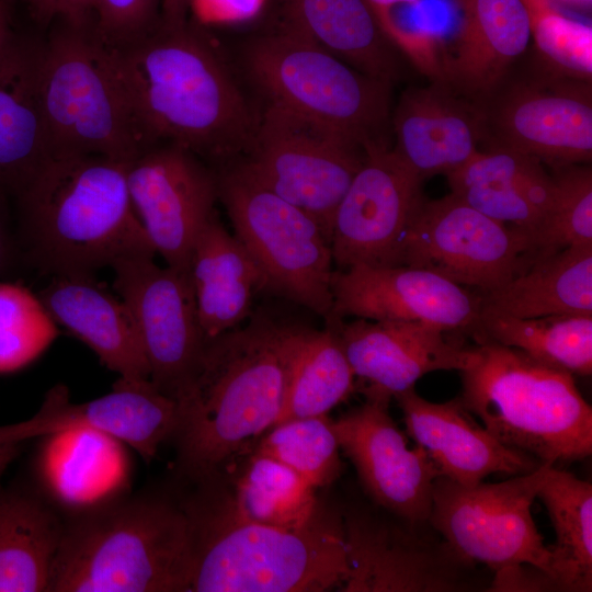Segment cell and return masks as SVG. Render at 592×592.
Returning a JSON list of instances; mask_svg holds the SVG:
<instances>
[{
	"label": "cell",
	"instance_id": "6da1fadb",
	"mask_svg": "<svg viewBox=\"0 0 592 592\" xmlns=\"http://www.w3.org/2000/svg\"><path fill=\"white\" fill-rule=\"evenodd\" d=\"M206 342L190 392L178 403L175 478L219 474L277 421L308 328L251 312Z\"/></svg>",
	"mask_w": 592,
	"mask_h": 592
},
{
	"label": "cell",
	"instance_id": "7a4b0ae2",
	"mask_svg": "<svg viewBox=\"0 0 592 592\" xmlns=\"http://www.w3.org/2000/svg\"><path fill=\"white\" fill-rule=\"evenodd\" d=\"M106 48L151 145L166 141L215 159L247 149L258 121L217 49L187 23H160L129 44Z\"/></svg>",
	"mask_w": 592,
	"mask_h": 592
},
{
	"label": "cell",
	"instance_id": "3957f363",
	"mask_svg": "<svg viewBox=\"0 0 592 592\" xmlns=\"http://www.w3.org/2000/svg\"><path fill=\"white\" fill-rule=\"evenodd\" d=\"M192 539L189 592H323L346 577L342 513L321 506L307 524L238 516L212 477L177 479Z\"/></svg>",
	"mask_w": 592,
	"mask_h": 592
},
{
	"label": "cell",
	"instance_id": "277c9868",
	"mask_svg": "<svg viewBox=\"0 0 592 592\" xmlns=\"http://www.w3.org/2000/svg\"><path fill=\"white\" fill-rule=\"evenodd\" d=\"M128 163L99 155L46 160L14 198L25 267L94 274L123 258L156 254L129 197Z\"/></svg>",
	"mask_w": 592,
	"mask_h": 592
},
{
	"label": "cell",
	"instance_id": "5b68a950",
	"mask_svg": "<svg viewBox=\"0 0 592 592\" xmlns=\"http://www.w3.org/2000/svg\"><path fill=\"white\" fill-rule=\"evenodd\" d=\"M47 592H189L191 528L173 489L62 512Z\"/></svg>",
	"mask_w": 592,
	"mask_h": 592
},
{
	"label": "cell",
	"instance_id": "8992f818",
	"mask_svg": "<svg viewBox=\"0 0 592 592\" xmlns=\"http://www.w3.org/2000/svg\"><path fill=\"white\" fill-rule=\"evenodd\" d=\"M460 371V399L502 444L556 465L592 453V408L572 374L490 341Z\"/></svg>",
	"mask_w": 592,
	"mask_h": 592
},
{
	"label": "cell",
	"instance_id": "52a82bcc",
	"mask_svg": "<svg viewBox=\"0 0 592 592\" xmlns=\"http://www.w3.org/2000/svg\"><path fill=\"white\" fill-rule=\"evenodd\" d=\"M33 84L53 153L130 162L152 146L92 24L62 23L34 44Z\"/></svg>",
	"mask_w": 592,
	"mask_h": 592
},
{
	"label": "cell",
	"instance_id": "ba28073f",
	"mask_svg": "<svg viewBox=\"0 0 592 592\" xmlns=\"http://www.w3.org/2000/svg\"><path fill=\"white\" fill-rule=\"evenodd\" d=\"M246 61L270 103L339 129L364 147L386 143L389 83L283 27L252 41Z\"/></svg>",
	"mask_w": 592,
	"mask_h": 592
},
{
	"label": "cell",
	"instance_id": "9c48e42d",
	"mask_svg": "<svg viewBox=\"0 0 592 592\" xmlns=\"http://www.w3.org/2000/svg\"><path fill=\"white\" fill-rule=\"evenodd\" d=\"M236 237L271 292L331 319L332 253L318 223L259 183L240 164L216 177Z\"/></svg>",
	"mask_w": 592,
	"mask_h": 592
},
{
	"label": "cell",
	"instance_id": "30bf717a",
	"mask_svg": "<svg viewBox=\"0 0 592 592\" xmlns=\"http://www.w3.org/2000/svg\"><path fill=\"white\" fill-rule=\"evenodd\" d=\"M240 166L259 183L309 214L330 242L334 213L365 149L352 136L270 103Z\"/></svg>",
	"mask_w": 592,
	"mask_h": 592
},
{
	"label": "cell",
	"instance_id": "8fae6325",
	"mask_svg": "<svg viewBox=\"0 0 592 592\" xmlns=\"http://www.w3.org/2000/svg\"><path fill=\"white\" fill-rule=\"evenodd\" d=\"M550 466L543 463L505 481L471 487L439 476L428 523L469 563L486 565L494 573L527 565L550 580V548L531 512Z\"/></svg>",
	"mask_w": 592,
	"mask_h": 592
},
{
	"label": "cell",
	"instance_id": "7c38bea8",
	"mask_svg": "<svg viewBox=\"0 0 592 592\" xmlns=\"http://www.w3.org/2000/svg\"><path fill=\"white\" fill-rule=\"evenodd\" d=\"M482 143L517 151L553 169L592 159V82L557 77L533 65L511 73L479 104Z\"/></svg>",
	"mask_w": 592,
	"mask_h": 592
},
{
	"label": "cell",
	"instance_id": "4fadbf2b",
	"mask_svg": "<svg viewBox=\"0 0 592 592\" xmlns=\"http://www.w3.org/2000/svg\"><path fill=\"white\" fill-rule=\"evenodd\" d=\"M153 257L115 261L114 287L133 318L150 383L179 403L194 385L208 339L189 272L161 267Z\"/></svg>",
	"mask_w": 592,
	"mask_h": 592
},
{
	"label": "cell",
	"instance_id": "5bb4252c",
	"mask_svg": "<svg viewBox=\"0 0 592 592\" xmlns=\"http://www.w3.org/2000/svg\"><path fill=\"white\" fill-rule=\"evenodd\" d=\"M530 249L523 230L449 193L421 202L402 241L400 265L424 269L486 294L528 267Z\"/></svg>",
	"mask_w": 592,
	"mask_h": 592
},
{
	"label": "cell",
	"instance_id": "9a60e30c",
	"mask_svg": "<svg viewBox=\"0 0 592 592\" xmlns=\"http://www.w3.org/2000/svg\"><path fill=\"white\" fill-rule=\"evenodd\" d=\"M346 577L343 592H452L471 588L473 563L444 542L367 509L342 513Z\"/></svg>",
	"mask_w": 592,
	"mask_h": 592
},
{
	"label": "cell",
	"instance_id": "2e32d148",
	"mask_svg": "<svg viewBox=\"0 0 592 592\" xmlns=\"http://www.w3.org/2000/svg\"><path fill=\"white\" fill-rule=\"evenodd\" d=\"M334 213L331 253L338 270L400 265L401 248L422 196V180L386 143H371Z\"/></svg>",
	"mask_w": 592,
	"mask_h": 592
},
{
	"label": "cell",
	"instance_id": "e0dca14e",
	"mask_svg": "<svg viewBox=\"0 0 592 592\" xmlns=\"http://www.w3.org/2000/svg\"><path fill=\"white\" fill-rule=\"evenodd\" d=\"M127 186L156 253L189 272L194 242L216 213V175L191 151L155 144L128 163Z\"/></svg>",
	"mask_w": 592,
	"mask_h": 592
},
{
	"label": "cell",
	"instance_id": "ac0fdd59",
	"mask_svg": "<svg viewBox=\"0 0 592 592\" xmlns=\"http://www.w3.org/2000/svg\"><path fill=\"white\" fill-rule=\"evenodd\" d=\"M365 402L332 421L340 449L371 499L403 521L428 523L440 473L425 451L410 448L389 414L390 397L364 392Z\"/></svg>",
	"mask_w": 592,
	"mask_h": 592
},
{
	"label": "cell",
	"instance_id": "d6986e66",
	"mask_svg": "<svg viewBox=\"0 0 592 592\" xmlns=\"http://www.w3.org/2000/svg\"><path fill=\"white\" fill-rule=\"evenodd\" d=\"M178 421V402L159 392L149 379L119 377L109 394L78 403L71 402L65 385H56L32 418L0 426V445L88 430L127 444L149 463L160 445L172 439Z\"/></svg>",
	"mask_w": 592,
	"mask_h": 592
},
{
	"label": "cell",
	"instance_id": "ffe728a7",
	"mask_svg": "<svg viewBox=\"0 0 592 592\" xmlns=\"http://www.w3.org/2000/svg\"><path fill=\"white\" fill-rule=\"evenodd\" d=\"M333 307L326 325L356 317L417 320L449 330H475L481 296L431 271L357 264L333 271Z\"/></svg>",
	"mask_w": 592,
	"mask_h": 592
},
{
	"label": "cell",
	"instance_id": "44dd1931",
	"mask_svg": "<svg viewBox=\"0 0 592 592\" xmlns=\"http://www.w3.org/2000/svg\"><path fill=\"white\" fill-rule=\"evenodd\" d=\"M327 326L334 330L355 377L367 383L363 392L394 398L428 373L460 372L478 357L476 348L449 341L443 329L423 321L357 318Z\"/></svg>",
	"mask_w": 592,
	"mask_h": 592
},
{
	"label": "cell",
	"instance_id": "7402d4cb",
	"mask_svg": "<svg viewBox=\"0 0 592 592\" xmlns=\"http://www.w3.org/2000/svg\"><path fill=\"white\" fill-rule=\"evenodd\" d=\"M394 398L415 445L425 451L440 476L462 486H475L493 474H526L543 464L499 442L474 420L459 396L432 402L413 387Z\"/></svg>",
	"mask_w": 592,
	"mask_h": 592
},
{
	"label": "cell",
	"instance_id": "603a6c76",
	"mask_svg": "<svg viewBox=\"0 0 592 592\" xmlns=\"http://www.w3.org/2000/svg\"><path fill=\"white\" fill-rule=\"evenodd\" d=\"M460 22L442 50L439 82L481 104L527 50L531 34L522 0H456Z\"/></svg>",
	"mask_w": 592,
	"mask_h": 592
},
{
	"label": "cell",
	"instance_id": "cb8c5ba5",
	"mask_svg": "<svg viewBox=\"0 0 592 592\" xmlns=\"http://www.w3.org/2000/svg\"><path fill=\"white\" fill-rule=\"evenodd\" d=\"M394 152L422 181L455 171L479 150L483 139L480 106L439 81L411 87L392 116Z\"/></svg>",
	"mask_w": 592,
	"mask_h": 592
},
{
	"label": "cell",
	"instance_id": "d4e9b609",
	"mask_svg": "<svg viewBox=\"0 0 592 592\" xmlns=\"http://www.w3.org/2000/svg\"><path fill=\"white\" fill-rule=\"evenodd\" d=\"M57 326L84 342L119 377L149 379L127 306L93 274L54 275L37 294Z\"/></svg>",
	"mask_w": 592,
	"mask_h": 592
},
{
	"label": "cell",
	"instance_id": "484cf974",
	"mask_svg": "<svg viewBox=\"0 0 592 592\" xmlns=\"http://www.w3.org/2000/svg\"><path fill=\"white\" fill-rule=\"evenodd\" d=\"M445 177L452 194L480 213L520 228L531 243L554 195L553 174L544 163L509 149H480Z\"/></svg>",
	"mask_w": 592,
	"mask_h": 592
},
{
	"label": "cell",
	"instance_id": "4316f807",
	"mask_svg": "<svg viewBox=\"0 0 592 592\" xmlns=\"http://www.w3.org/2000/svg\"><path fill=\"white\" fill-rule=\"evenodd\" d=\"M189 274L207 339L247 320L255 293L265 287L252 257L240 240L225 229L216 213L194 242Z\"/></svg>",
	"mask_w": 592,
	"mask_h": 592
},
{
	"label": "cell",
	"instance_id": "83f0119b",
	"mask_svg": "<svg viewBox=\"0 0 592 592\" xmlns=\"http://www.w3.org/2000/svg\"><path fill=\"white\" fill-rule=\"evenodd\" d=\"M283 29L389 84L398 77L396 49L365 0H282Z\"/></svg>",
	"mask_w": 592,
	"mask_h": 592
},
{
	"label": "cell",
	"instance_id": "f1b7e54d",
	"mask_svg": "<svg viewBox=\"0 0 592 592\" xmlns=\"http://www.w3.org/2000/svg\"><path fill=\"white\" fill-rule=\"evenodd\" d=\"M34 43L21 36L0 70V197L14 200L53 155L33 84Z\"/></svg>",
	"mask_w": 592,
	"mask_h": 592
},
{
	"label": "cell",
	"instance_id": "f546056e",
	"mask_svg": "<svg viewBox=\"0 0 592 592\" xmlns=\"http://www.w3.org/2000/svg\"><path fill=\"white\" fill-rule=\"evenodd\" d=\"M62 522L39 492L0 491V592H47Z\"/></svg>",
	"mask_w": 592,
	"mask_h": 592
},
{
	"label": "cell",
	"instance_id": "4dcf8cb0",
	"mask_svg": "<svg viewBox=\"0 0 592 592\" xmlns=\"http://www.w3.org/2000/svg\"><path fill=\"white\" fill-rule=\"evenodd\" d=\"M209 477L217 482L230 509L255 523L300 527L322 506L312 483L286 465L253 451Z\"/></svg>",
	"mask_w": 592,
	"mask_h": 592
},
{
	"label": "cell",
	"instance_id": "1f68e13d",
	"mask_svg": "<svg viewBox=\"0 0 592 592\" xmlns=\"http://www.w3.org/2000/svg\"><path fill=\"white\" fill-rule=\"evenodd\" d=\"M480 296L481 307L517 318L592 316V246L569 247L539 259Z\"/></svg>",
	"mask_w": 592,
	"mask_h": 592
},
{
	"label": "cell",
	"instance_id": "d6a6232c",
	"mask_svg": "<svg viewBox=\"0 0 592 592\" xmlns=\"http://www.w3.org/2000/svg\"><path fill=\"white\" fill-rule=\"evenodd\" d=\"M556 542L550 548L555 591L592 590V485L551 465L538 489Z\"/></svg>",
	"mask_w": 592,
	"mask_h": 592
},
{
	"label": "cell",
	"instance_id": "836d02e7",
	"mask_svg": "<svg viewBox=\"0 0 592 592\" xmlns=\"http://www.w3.org/2000/svg\"><path fill=\"white\" fill-rule=\"evenodd\" d=\"M474 335L478 342L517 349L572 375L589 376L592 372V316L517 318L480 306Z\"/></svg>",
	"mask_w": 592,
	"mask_h": 592
},
{
	"label": "cell",
	"instance_id": "e575fe53",
	"mask_svg": "<svg viewBox=\"0 0 592 592\" xmlns=\"http://www.w3.org/2000/svg\"><path fill=\"white\" fill-rule=\"evenodd\" d=\"M354 378L334 330L328 326L323 330L307 329L275 424L328 414L352 394Z\"/></svg>",
	"mask_w": 592,
	"mask_h": 592
},
{
	"label": "cell",
	"instance_id": "d590c367",
	"mask_svg": "<svg viewBox=\"0 0 592 592\" xmlns=\"http://www.w3.org/2000/svg\"><path fill=\"white\" fill-rule=\"evenodd\" d=\"M251 451L286 465L316 488L331 485L342 471L339 442L327 414L280 422Z\"/></svg>",
	"mask_w": 592,
	"mask_h": 592
},
{
	"label": "cell",
	"instance_id": "8d00e7d4",
	"mask_svg": "<svg viewBox=\"0 0 592 592\" xmlns=\"http://www.w3.org/2000/svg\"><path fill=\"white\" fill-rule=\"evenodd\" d=\"M534 66L557 77L592 82V26L550 0H522Z\"/></svg>",
	"mask_w": 592,
	"mask_h": 592
},
{
	"label": "cell",
	"instance_id": "74e56055",
	"mask_svg": "<svg viewBox=\"0 0 592 592\" xmlns=\"http://www.w3.org/2000/svg\"><path fill=\"white\" fill-rule=\"evenodd\" d=\"M551 204L535 232L528 266L569 247L592 246V169L587 163L554 169Z\"/></svg>",
	"mask_w": 592,
	"mask_h": 592
},
{
	"label": "cell",
	"instance_id": "f35d334b",
	"mask_svg": "<svg viewBox=\"0 0 592 592\" xmlns=\"http://www.w3.org/2000/svg\"><path fill=\"white\" fill-rule=\"evenodd\" d=\"M58 334L38 296L0 280V374L18 372L38 358Z\"/></svg>",
	"mask_w": 592,
	"mask_h": 592
},
{
	"label": "cell",
	"instance_id": "ab89813d",
	"mask_svg": "<svg viewBox=\"0 0 592 592\" xmlns=\"http://www.w3.org/2000/svg\"><path fill=\"white\" fill-rule=\"evenodd\" d=\"M161 0H98L92 31L106 47L129 44L151 32Z\"/></svg>",
	"mask_w": 592,
	"mask_h": 592
},
{
	"label": "cell",
	"instance_id": "60d3db41",
	"mask_svg": "<svg viewBox=\"0 0 592 592\" xmlns=\"http://www.w3.org/2000/svg\"><path fill=\"white\" fill-rule=\"evenodd\" d=\"M32 16L42 24L53 20L73 25L92 24L98 0H25Z\"/></svg>",
	"mask_w": 592,
	"mask_h": 592
},
{
	"label": "cell",
	"instance_id": "b9f144b4",
	"mask_svg": "<svg viewBox=\"0 0 592 592\" xmlns=\"http://www.w3.org/2000/svg\"><path fill=\"white\" fill-rule=\"evenodd\" d=\"M263 0H190L200 20L205 22H237L253 16Z\"/></svg>",
	"mask_w": 592,
	"mask_h": 592
},
{
	"label": "cell",
	"instance_id": "7bdbcfd3",
	"mask_svg": "<svg viewBox=\"0 0 592 592\" xmlns=\"http://www.w3.org/2000/svg\"><path fill=\"white\" fill-rule=\"evenodd\" d=\"M8 201L0 197V280H10L25 267Z\"/></svg>",
	"mask_w": 592,
	"mask_h": 592
},
{
	"label": "cell",
	"instance_id": "ee69618b",
	"mask_svg": "<svg viewBox=\"0 0 592 592\" xmlns=\"http://www.w3.org/2000/svg\"><path fill=\"white\" fill-rule=\"evenodd\" d=\"M15 0H0V70L18 49L21 36L13 27Z\"/></svg>",
	"mask_w": 592,
	"mask_h": 592
},
{
	"label": "cell",
	"instance_id": "f6af8a7d",
	"mask_svg": "<svg viewBox=\"0 0 592 592\" xmlns=\"http://www.w3.org/2000/svg\"><path fill=\"white\" fill-rule=\"evenodd\" d=\"M161 24L177 27L186 23L190 0H161Z\"/></svg>",
	"mask_w": 592,
	"mask_h": 592
},
{
	"label": "cell",
	"instance_id": "bcb514c9",
	"mask_svg": "<svg viewBox=\"0 0 592 592\" xmlns=\"http://www.w3.org/2000/svg\"><path fill=\"white\" fill-rule=\"evenodd\" d=\"M369 7L376 22L386 15L402 10V9H417L419 8L421 0H365Z\"/></svg>",
	"mask_w": 592,
	"mask_h": 592
},
{
	"label": "cell",
	"instance_id": "7dc6e473",
	"mask_svg": "<svg viewBox=\"0 0 592 592\" xmlns=\"http://www.w3.org/2000/svg\"><path fill=\"white\" fill-rule=\"evenodd\" d=\"M563 10H570L580 14H590L592 0H550Z\"/></svg>",
	"mask_w": 592,
	"mask_h": 592
},
{
	"label": "cell",
	"instance_id": "c3c4849f",
	"mask_svg": "<svg viewBox=\"0 0 592 592\" xmlns=\"http://www.w3.org/2000/svg\"><path fill=\"white\" fill-rule=\"evenodd\" d=\"M20 443L0 445V478L10 463L19 455Z\"/></svg>",
	"mask_w": 592,
	"mask_h": 592
}]
</instances>
